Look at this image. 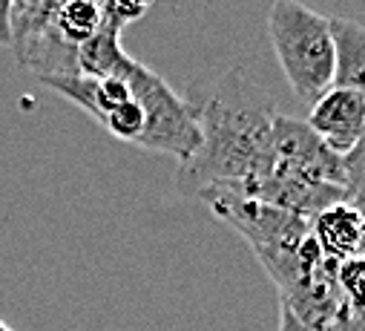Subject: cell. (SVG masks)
Masks as SVG:
<instances>
[{"mask_svg":"<svg viewBox=\"0 0 365 331\" xmlns=\"http://www.w3.org/2000/svg\"><path fill=\"white\" fill-rule=\"evenodd\" d=\"M61 4L63 0H12V9L6 18V35L18 63H24V58L55 26V12L61 9Z\"/></svg>","mask_w":365,"mask_h":331,"instance_id":"8","label":"cell"},{"mask_svg":"<svg viewBox=\"0 0 365 331\" xmlns=\"http://www.w3.org/2000/svg\"><path fill=\"white\" fill-rule=\"evenodd\" d=\"M196 199H202L222 222L236 228L250 245L253 251H279V248H294L311 236V219L288 213L282 208L264 205L259 199L239 196L225 188H207Z\"/></svg>","mask_w":365,"mask_h":331,"instance_id":"4","label":"cell"},{"mask_svg":"<svg viewBox=\"0 0 365 331\" xmlns=\"http://www.w3.org/2000/svg\"><path fill=\"white\" fill-rule=\"evenodd\" d=\"M101 26L104 18L93 0H63L61 9L55 12V32L72 46H81L89 38H96Z\"/></svg>","mask_w":365,"mask_h":331,"instance_id":"9","label":"cell"},{"mask_svg":"<svg viewBox=\"0 0 365 331\" xmlns=\"http://www.w3.org/2000/svg\"><path fill=\"white\" fill-rule=\"evenodd\" d=\"M115 72H121L130 81L133 98L141 104L144 113V127L135 144L153 153L175 156L178 164L187 161L199 147V127L190 104L181 96H175L161 75H155L150 66H144L130 55L118 63Z\"/></svg>","mask_w":365,"mask_h":331,"instance_id":"3","label":"cell"},{"mask_svg":"<svg viewBox=\"0 0 365 331\" xmlns=\"http://www.w3.org/2000/svg\"><path fill=\"white\" fill-rule=\"evenodd\" d=\"M305 124L331 153H336V156L351 153L356 144H362L365 90H342V87L325 90L308 107Z\"/></svg>","mask_w":365,"mask_h":331,"instance_id":"5","label":"cell"},{"mask_svg":"<svg viewBox=\"0 0 365 331\" xmlns=\"http://www.w3.org/2000/svg\"><path fill=\"white\" fill-rule=\"evenodd\" d=\"M93 4L101 9L104 26L121 32L127 24H133V21L147 15V9L153 6V0H93Z\"/></svg>","mask_w":365,"mask_h":331,"instance_id":"10","label":"cell"},{"mask_svg":"<svg viewBox=\"0 0 365 331\" xmlns=\"http://www.w3.org/2000/svg\"><path fill=\"white\" fill-rule=\"evenodd\" d=\"M12 9V0H0V44L9 46V35H6V18Z\"/></svg>","mask_w":365,"mask_h":331,"instance_id":"11","label":"cell"},{"mask_svg":"<svg viewBox=\"0 0 365 331\" xmlns=\"http://www.w3.org/2000/svg\"><path fill=\"white\" fill-rule=\"evenodd\" d=\"M311 236L331 263L362 257V210L354 205H334L311 216Z\"/></svg>","mask_w":365,"mask_h":331,"instance_id":"6","label":"cell"},{"mask_svg":"<svg viewBox=\"0 0 365 331\" xmlns=\"http://www.w3.org/2000/svg\"><path fill=\"white\" fill-rule=\"evenodd\" d=\"M267 32L297 101L311 107L334 84V44L328 18L299 0H277L267 12Z\"/></svg>","mask_w":365,"mask_h":331,"instance_id":"2","label":"cell"},{"mask_svg":"<svg viewBox=\"0 0 365 331\" xmlns=\"http://www.w3.org/2000/svg\"><path fill=\"white\" fill-rule=\"evenodd\" d=\"M0 331H12V328H9V325H6L4 320H0Z\"/></svg>","mask_w":365,"mask_h":331,"instance_id":"13","label":"cell"},{"mask_svg":"<svg viewBox=\"0 0 365 331\" xmlns=\"http://www.w3.org/2000/svg\"><path fill=\"white\" fill-rule=\"evenodd\" d=\"M187 104L199 127V147L178 164L181 193L199 196L207 188L245 185L270 170L273 121L279 113L245 69H227L205 93L193 87Z\"/></svg>","mask_w":365,"mask_h":331,"instance_id":"1","label":"cell"},{"mask_svg":"<svg viewBox=\"0 0 365 331\" xmlns=\"http://www.w3.org/2000/svg\"><path fill=\"white\" fill-rule=\"evenodd\" d=\"M334 44V84L342 90H365V29L354 18H328Z\"/></svg>","mask_w":365,"mask_h":331,"instance_id":"7","label":"cell"},{"mask_svg":"<svg viewBox=\"0 0 365 331\" xmlns=\"http://www.w3.org/2000/svg\"><path fill=\"white\" fill-rule=\"evenodd\" d=\"M279 331H311V328H305L288 308H282V322H279Z\"/></svg>","mask_w":365,"mask_h":331,"instance_id":"12","label":"cell"}]
</instances>
